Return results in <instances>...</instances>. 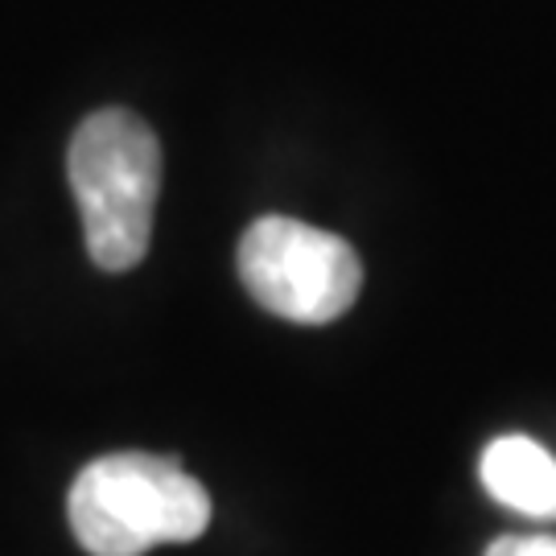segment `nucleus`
<instances>
[{
	"label": "nucleus",
	"instance_id": "5",
	"mask_svg": "<svg viewBox=\"0 0 556 556\" xmlns=\"http://www.w3.org/2000/svg\"><path fill=\"white\" fill-rule=\"evenodd\" d=\"M482 556H556V536H498Z\"/></svg>",
	"mask_w": 556,
	"mask_h": 556
},
{
	"label": "nucleus",
	"instance_id": "2",
	"mask_svg": "<svg viewBox=\"0 0 556 556\" xmlns=\"http://www.w3.org/2000/svg\"><path fill=\"white\" fill-rule=\"evenodd\" d=\"M66 516L91 556H144L157 544L199 540L211 523V495L174 457L108 454L79 470Z\"/></svg>",
	"mask_w": 556,
	"mask_h": 556
},
{
	"label": "nucleus",
	"instance_id": "3",
	"mask_svg": "<svg viewBox=\"0 0 556 556\" xmlns=\"http://www.w3.org/2000/svg\"><path fill=\"white\" fill-rule=\"evenodd\" d=\"M239 280L268 314L326 326L355 305L363 264L334 231L289 215H264L239 239Z\"/></svg>",
	"mask_w": 556,
	"mask_h": 556
},
{
	"label": "nucleus",
	"instance_id": "4",
	"mask_svg": "<svg viewBox=\"0 0 556 556\" xmlns=\"http://www.w3.org/2000/svg\"><path fill=\"white\" fill-rule=\"evenodd\" d=\"M478 478L486 495L528 519H556V457L523 433L495 438L482 450Z\"/></svg>",
	"mask_w": 556,
	"mask_h": 556
},
{
	"label": "nucleus",
	"instance_id": "1",
	"mask_svg": "<svg viewBox=\"0 0 556 556\" xmlns=\"http://www.w3.org/2000/svg\"><path fill=\"white\" fill-rule=\"evenodd\" d=\"M71 190L79 202L87 256L103 273L137 268L161 194V144L128 108H100L79 124L66 153Z\"/></svg>",
	"mask_w": 556,
	"mask_h": 556
}]
</instances>
